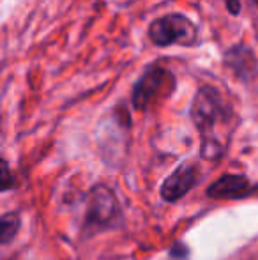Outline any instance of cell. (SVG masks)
<instances>
[{
    "label": "cell",
    "mask_w": 258,
    "mask_h": 260,
    "mask_svg": "<svg viewBox=\"0 0 258 260\" xmlns=\"http://www.w3.org/2000/svg\"><path fill=\"white\" fill-rule=\"evenodd\" d=\"M191 119L200 135V152L205 159H217L227 152L239 124L234 106L216 87L203 85L191 103Z\"/></svg>",
    "instance_id": "obj_1"
},
{
    "label": "cell",
    "mask_w": 258,
    "mask_h": 260,
    "mask_svg": "<svg viewBox=\"0 0 258 260\" xmlns=\"http://www.w3.org/2000/svg\"><path fill=\"white\" fill-rule=\"evenodd\" d=\"M149 38L156 46H193L198 39V28L184 14H165L151 23Z\"/></svg>",
    "instance_id": "obj_2"
},
{
    "label": "cell",
    "mask_w": 258,
    "mask_h": 260,
    "mask_svg": "<svg viewBox=\"0 0 258 260\" xmlns=\"http://www.w3.org/2000/svg\"><path fill=\"white\" fill-rule=\"evenodd\" d=\"M175 89V76L165 68H151L136 82L133 90V105L136 110H149L151 106L168 98Z\"/></svg>",
    "instance_id": "obj_3"
},
{
    "label": "cell",
    "mask_w": 258,
    "mask_h": 260,
    "mask_svg": "<svg viewBox=\"0 0 258 260\" xmlns=\"http://www.w3.org/2000/svg\"><path fill=\"white\" fill-rule=\"evenodd\" d=\"M119 212L117 200L115 195L104 186H97L92 189L89 199V214H87V221L89 225L94 226H108L115 219Z\"/></svg>",
    "instance_id": "obj_4"
},
{
    "label": "cell",
    "mask_w": 258,
    "mask_h": 260,
    "mask_svg": "<svg viewBox=\"0 0 258 260\" xmlns=\"http://www.w3.org/2000/svg\"><path fill=\"white\" fill-rule=\"evenodd\" d=\"M198 179V170L195 165H180L173 174H170V177L163 182L161 186V195L168 202H177L179 199H182L188 191L196 184Z\"/></svg>",
    "instance_id": "obj_5"
},
{
    "label": "cell",
    "mask_w": 258,
    "mask_h": 260,
    "mask_svg": "<svg viewBox=\"0 0 258 260\" xmlns=\"http://www.w3.org/2000/svg\"><path fill=\"white\" fill-rule=\"evenodd\" d=\"M249 191V182L241 175H225L209 188V195L214 199H237Z\"/></svg>",
    "instance_id": "obj_6"
},
{
    "label": "cell",
    "mask_w": 258,
    "mask_h": 260,
    "mask_svg": "<svg viewBox=\"0 0 258 260\" xmlns=\"http://www.w3.org/2000/svg\"><path fill=\"white\" fill-rule=\"evenodd\" d=\"M225 58H227L225 62H227L241 78H246V75H248L249 71H253V69L246 68V64L253 66V62H255L253 52L249 48H246V46H235V48H232L230 52L227 53ZM249 75H251V73H249Z\"/></svg>",
    "instance_id": "obj_7"
},
{
    "label": "cell",
    "mask_w": 258,
    "mask_h": 260,
    "mask_svg": "<svg viewBox=\"0 0 258 260\" xmlns=\"http://www.w3.org/2000/svg\"><path fill=\"white\" fill-rule=\"evenodd\" d=\"M20 229V218L14 212H7L2 216V244H7Z\"/></svg>",
    "instance_id": "obj_8"
},
{
    "label": "cell",
    "mask_w": 258,
    "mask_h": 260,
    "mask_svg": "<svg viewBox=\"0 0 258 260\" xmlns=\"http://www.w3.org/2000/svg\"><path fill=\"white\" fill-rule=\"evenodd\" d=\"M11 188V175H9V167H7V163L4 161V184H2V189L6 191V189Z\"/></svg>",
    "instance_id": "obj_9"
},
{
    "label": "cell",
    "mask_w": 258,
    "mask_h": 260,
    "mask_svg": "<svg viewBox=\"0 0 258 260\" xmlns=\"http://www.w3.org/2000/svg\"><path fill=\"white\" fill-rule=\"evenodd\" d=\"M134 0H124V4H133Z\"/></svg>",
    "instance_id": "obj_10"
},
{
    "label": "cell",
    "mask_w": 258,
    "mask_h": 260,
    "mask_svg": "<svg viewBox=\"0 0 258 260\" xmlns=\"http://www.w3.org/2000/svg\"><path fill=\"white\" fill-rule=\"evenodd\" d=\"M255 2H256V6H258V0H255Z\"/></svg>",
    "instance_id": "obj_11"
}]
</instances>
